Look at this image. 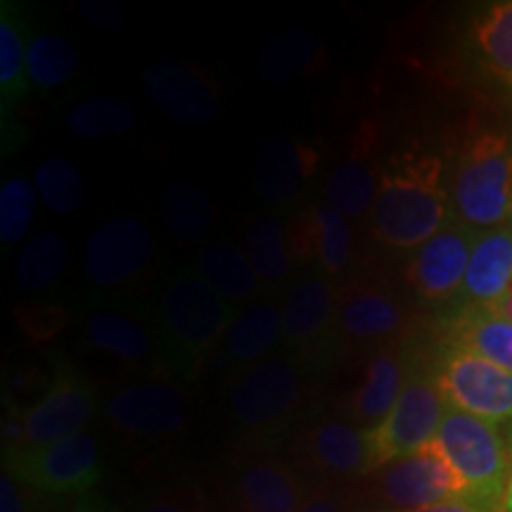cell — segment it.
I'll return each instance as SVG.
<instances>
[{"instance_id":"obj_19","label":"cell","mask_w":512,"mask_h":512,"mask_svg":"<svg viewBox=\"0 0 512 512\" xmlns=\"http://www.w3.org/2000/svg\"><path fill=\"white\" fill-rule=\"evenodd\" d=\"M105 415L121 432L166 437L185 427L188 399L178 384L143 382L114 394L107 401Z\"/></svg>"},{"instance_id":"obj_3","label":"cell","mask_w":512,"mask_h":512,"mask_svg":"<svg viewBox=\"0 0 512 512\" xmlns=\"http://www.w3.org/2000/svg\"><path fill=\"white\" fill-rule=\"evenodd\" d=\"M451 207L460 226L494 230L512 216V138L484 128L460 150L451 176Z\"/></svg>"},{"instance_id":"obj_36","label":"cell","mask_w":512,"mask_h":512,"mask_svg":"<svg viewBox=\"0 0 512 512\" xmlns=\"http://www.w3.org/2000/svg\"><path fill=\"white\" fill-rule=\"evenodd\" d=\"M34 185L53 214H74L83 202V176L72 159L48 157L38 164Z\"/></svg>"},{"instance_id":"obj_6","label":"cell","mask_w":512,"mask_h":512,"mask_svg":"<svg viewBox=\"0 0 512 512\" xmlns=\"http://www.w3.org/2000/svg\"><path fill=\"white\" fill-rule=\"evenodd\" d=\"M98 387L72 363L55 368L46 394L5 422V448H46L79 434L98 411Z\"/></svg>"},{"instance_id":"obj_15","label":"cell","mask_w":512,"mask_h":512,"mask_svg":"<svg viewBox=\"0 0 512 512\" xmlns=\"http://www.w3.org/2000/svg\"><path fill=\"white\" fill-rule=\"evenodd\" d=\"M475 240V230L451 221L441 233L418 247L403 271V278L418 299L425 304H446L458 299Z\"/></svg>"},{"instance_id":"obj_5","label":"cell","mask_w":512,"mask_h":512,"mask_svg":"<svg viewBox=\"0 0 512 512\" xmlns=\"http://www.w3.org/2000/svg\"><path fill=\"white\" fill-rule=\"evenodd\" d=\"M434 441L463 477L467 501L503 508L512 477V453L496 425L446 406Z\"/></svg>"},{"instance_id":"obj_11","label":"cell","mask_w":512,"mask_h":512,"mask_svg":"<svg viewBox=\"0 0 512 512\" xmlns=\"http://www.w3.org/2000/svg\"><path fill=\"white\" fill-rule=\"evenodd\" d=\"M157 247L155 235L136 216H114L100 223L83 249V268L93 287L124 292L150 271Z\"/></svg>"},{"instance_id":"obj_26","label":"cell","mask_w":512,"mask_h":512,"mask_svg":"<svg viewBox=\"0 0 512 512\" xmlns=\"http://www.w3.org/2000/svg\"><path fill=\"white\" fill-rule=\"evenodd\" d=\"M29 81V41L27 22L15 0L0 3V102H3V126L10 114L27 98Z\"/></svg>"},{"instance_id":"obj_43","label":"cell","mask_w":512,"mask_h":512,"mask_svg":"<svg viewBox=\"0 0 512 512\" xmlns=\"http://www.w3.org/2000/svg\"><path fill=\"white\" fill-rule=\"evenodd\" d=\"M411 512H505V505L503 508H489V505H479L475 501H467V498H458V501L427 505V508L411 510Z\"/></svg>"},{"instance_id":"obj_7","label":"cell","mask_w":512,"mask_h":512,"mask_svg":"<svg viewBox=\"0 0 512 512\" xmlns=\"http://www.w3.org/2000/svg\"><path fill=\"white\" fill-rule=\"evenodd\" d=\"M408 311L387 280L373 273L337 280L335 347L351 354H373L403 342Z\"/></svg>"},{"instance_id":"obj_25","label":"cell","mask_w":512,"mask_h":512,"mask_svg":"<svg viewBox=\"0 0 512 512\" xmlns=\"http://www.w3.org/2000/svg\"><path fill=\"white\" fill-rule=\"evenodd\" d=\"M275 347H283V313L273 302L247 306L240 316H235L223 339V354L235 375L273 356Z\"/></svg>"},{"instance_id":"obj_45","label":"cell","mask_w":512,"mask_h":512,"mask_svg":"<svg viewBox=\"0 0 512 512\" xmlns=\"http://www.w3.org/2000/svg\"><path fill=\"white\" fill-rule=\"evenodd\" d=\"M486 311L496 313V316H501L505 320H512V283H510L508 290H505L503 297L498 299L494 306H489V309H486Z\"/></svg>"},{"instance_id":"obj_37","label":"cell","mask_w":512,"mask_h":512,"mask_svg":"<svg viewBox=\"0 0 512 512\" xmlns=\"http://www.w3.org/2000/svg\"><path fill=\"white\" fill-rule=\"evenodd\" d=\"M38 190L29 178H8L0 188V240L15 245L34 226Z\"/></svg>"},{"instance_id":"obj_16","label":"cell","mask_w":512,"mask_h":512,"mask_svg":"<svg viewBox=\"0 0 512 512\" xmlns=\"http://www.w3.org/2000/svg\"><path fill=\"white\" fill-rule=\"evenodd\" d=\"M287 245L297 266H316V273L337 280L347 273L356 252L351 221L328 202L311 204L287 223Z\"/></svg>"},{"instance_id":"obj_8","label":"cell","mask_w":512,"mask_h":512,"mask_svg":"<svg viewBox=\"0 0 512 512\" xmlns=\"http://www.w3.org/2000/svg\"><path fill=\"white\" fill-rule=\"evenodd\" d=\"M434 373L446 406L475 415L503 432L512 453V373L472 351L441 342Z\"/></svg>"},{"instance_id":"obj_22","label":"cell","mask_w":512,"mask_h":512,"mask_svg":"<svg viewBox=\"0 0 512 512\" xmlns=\"http://www.w3.org/2000/svg\"><path fill=\"white\" fill-rule=\"evenodd\" d=\"M318 162V150L313 145L294 143L283 136L266 138L254 159L256 195L268 207H292L304 195L306 183L316 174Z\"/></svg>"},{"instance_id":"obj_2","label":"cell","mask_w":512,"mask_h":512,"mask_svg":"<svg viewBox=\"0 0 512 512\" xmlns=\"http://www.w3.org/2000/svg\"><path fill=\"white\" fill-rule=\"evenodd\" d=\"M233 320L235 306L211 290L200 273L178 271L166 283L155 313L162 368L181 380H195L223 347Z\"/></svg>"},{"instance_id":"obj_35","label":"cell","mask_w":512,"mask_h":512,"mask_svg":"<svg viewBox=\"0 0 512 512\" xmlns=\"http://www.w3.org/2000/svg\"><path fill=\"white\" fill-rule=\"evenodd\" d=\"M79 55L74 46L55 34H34L29 41V81L38 91H55L74 79Z\"/></svg>"},{"instance_id":"obj_33","label":"cell","mask_w":512,"mask_h":512,"mask_svg":"<svg viewBox=\"0 0 512 512\" xmlns=\"http://www.w3.org/2000/svg\"><path fill=\"white\" fill-rule=\"evenodd\" d=\"M472 38L489 74L512 88V0L489 5L472 24Z\"/></svg>"},{"instance_id":"obj_34","label":"cell","mask_w":512,"mask_h":512,"mask_svg":"<svg viewBox=\"0 0 512 512\" xmlns=\"http://www.w3.org/2000/svg\"><path fill=\"white\" fill-rule=\"evenodd\" d=\"M136 124V112L126 100L114 95L83 100L67 114V128L79 138L98 140L124 136Z\"/></svg>"},{"instance_id":"obj_42","label":"cell","mask_w":512,"mask_h":512,"mask_svg":"<svg viewBox=\"0 0 512 512\" xmlns=\"http://www.w3.org/2000/svg\"><path fill=\"white\" fill-rule=\"evenodd\" d=\"M299 512H351V498L337 489L309 491Z\"/></svg>"},{"instance_id":"obj_23","label":"cell","mask_w":512,"mask_h":512,"mask_svg":"<svg viewBox=\"0 0 512 512\" xmlns=\"http://www.w3.org/2000/svg\"><path fill=\"white\" fill-rule=\"evenodd\" d=\"M512 283V226L484 230L477 235L467 264L458 311L489 309ZM456 311V313H458Z\"/></svg>"},{"instance_id":"obj_27","label":"cell","mask_w":512,"mask_h":512,"mask_svg":"<svg viewBox=\"0 0 512 512\" xmlns=\"http://www.w3.org/2000/svg\"><path fill=\"white\" fill-rule=\"evenodd\" d=\"M444 342L472 351L512 373V320L486 309L458 311L446 323Z\"/></svg>"},{"instance_id":"obj_46","label":"cell","mask_w":512,"mask_h":512,"mask_svg":"<svg viewBox=\"0 0 512 512\" xmlns=\"http://www.w3.org/2000/svg\"><path fill=\"white\" fill-rule=\"evenodd\" d=\"M505 512H512V477H510L508 491H505Z\"/></svg>"},{"instance_id":"obj_24","label":"cell","mask_w":512,"mask_h":512,"mask_svg":"<svg viewBox=\"0 0 512 512\" xmlns=\"http://www.w3.org/2000/svg\"><path fill=\"white\" fill-rule=\"evenodd\" d=\"M238 512H299L309 489L290 465L278 458H254L235 475Z\"/></svg>"},{"instance_id":"obj_20","label":"cell","mask_w":512,"mask_h":512,"mask_svg":"<svg viewBox=\"0 0 512 512\" xmlns=\"http://www.w3.org/2000/svg\"><path fill=\"white\" fill-rule=\"evenodd\" d=\"M294 458L309 470L328 477L370 475V437L347 420H318L294 441Z\"/></svg>"},{"instance_id":"obj_30","label":"cell","mask_w":512,"mask_h":512,"mask_svg":"<svg viewBox=\"0 0 512 512\" xmlns=\"http://www.w3.org/2000/svg\"><path fill=\"white\" fill-rule=\"evenodd\" d=\"M245 254L261 283L283 285L294 271V259L287 245V223L278 214L252 219L245 233Z\"/></svg>"},{"instance_id":"obj_38","label":"cell","mask_w":512,"mask_h":512,"mask_svg":"<svg viewBox=\"0 0 512 512\" xmlns=\"http://www.w3.org/2000/svg\"><path fill=\"white\" fill-rule=\"evenodd\" d=\"M15 318L24 335L36 344L50 342L67 325V311L57 304H22L17 306Z\"/></svg>"},{"instance_id":"obj_47","label":"cell","mask_w":512,"mask_h":512,"mask_svg":"<svg viewBox=\"0 0 512 512\" xmlns=\"http://www.w3.org/2000/svg\"><path fill=\"white\" fill-rule=\"evenodd\" d=\"M508 223H510V226H512V216H510V221H508Z\"/></svg>"},{"instance_id":"obj_4","label":"cell","mask_w":512,"mask_h":512,"mask_svg":"<svg viewBox=\"0 0 512 512\" xmlns=\"http://www.w3.org/2000/svg\"><path fill=\"white\" fill-rule=\"evenodd\" d=\"M313 363L292 354H273L254 363L230 384V415L249 439H275L292 425L309 396Z\"/></svg>"},{"instance_id":"obj_14","label":"cell","mask_w":512,"mask_h":512,"mask_svg":"<svg viewBox=\"0 0 512 512\" xmlns=\"http://www.w3.org/2000/svg\"><path fill=\"white\" fill-rule=\"evenodd\" d=\"M88 349L117 358L128 368H143L157 361L162 366L155 316L140 306L119 299H105L88 309L81 325Z\"/></svg>"},{"instance_id":"obj_21","label":"cell","mask_w":512,"mask_h":512,"mask_svg":"<svg viewBox=\"0 0 512 512\" xmlns=\"http://www.w3.org/2000/svg\"><path fill=\"white\" fill-rule=\"evenodd\" d=\"M411 373V354L403 342L368 354L361 368V380L347 403L349 422L361 430H375L392 413Z\"/></svg>"},{"instance_id":"obj_10","label":"cell","mask_w":512,"mask_h":512,"mask_svg":"<svg viewBox=\"0 0 512 512\" xmlns=\"http://www.w3.org/2000/svg\"><path fill=\"white\" fill-rule=\"evenodd\" d=\"M3 467L48 496H83L102 477L100 446L93 434L79 432L46 448H3Z\"/></svg>"},{"instance_id":"obj_41","label":"cell","mask_w":512,"mask_h":512,"mask_svg":"<svg viewBox=\"0 0 512 512\" xmlns=\"http://www.w3.org/2000/svg\"><path fill=\"white\" fill-rule=\"evenodd\" d=\"M143 512H207V508L200 496L188 494V491H171L147 503Z\"/></svg>"},{"instance_id":"obj_29","label":"cell","mask_w":512,"mask_h":512,"mask_svg":"<svg viewBox=\"0 0 512 512\" xmlns=\"http://www.w3.org/2000/svg\"><path fill=\"white\" fill-rule=\"evenodd\" d=\"M164 226L183 247H195L207 240L216 221L214 202L197 185L188 181L169 183L159 200Z\"/></svg>"},{"instance_id":"obj_40","label":"cell","mask_w":512,"mask_h":512,"mask_svg":"<svg viewBox=\"0 0 512 512\" xmlns=\"http://www.w3.org/2000/svg\"><path fill=\"white\" fill-rule=\"evenodd\" d=\"M79 8L83 12V17L100 31H119L126 22V12L121 5L102 3V0L100 3H93V0H88V3H81Z\"/></svg>"},{"instance_id":"obj_31","label":"cell","mask_w":512,"mask_h":512,"mask_svg":"<svg viewBox=\"0 0 512 512\" xmlns=\"http://www.w3.org/2000/svg\"><path fill=\"white\" fill-rule=\"evenodd\" d=\"M320 46L306 29H285L275 34L256 57V74L271 86H283L316 67Z\"/></svg>"},{"instance_id":"obj_44","label":"cell","mask_w":512,"mask_h":512,"mask_svg":"<svg viewBox=\"0 0 512 512\" xmlns=\"http://www.w3.org/2000/svg\"><path fill=\"white\" fill-rule=\"evenodd\" d=\"M64 512H119L114 505L100 501V498H86V501H79L72 508H67Z\"/></svg>"},{"instance_id":"obj_9","label":"cell","mask_w":512,"mask_h":512,"mask_svg":"<svg viewBox=\"0 0 512 512\" xmlns=\"http://www.w3.org/2000/svg\"><path fill=\"white\" fill-rule=\"evenodd\" d=\"M446 401L441 396L434 366H420L408 377L406 387L370 437V472L384 465L413 456L420 448L437 439L439 425L444 420Z\"/></svg>"},{"instance_id":"obj_17","label":"cell","mask_w":512,"mask_h":512,"mask_svg":"<svg viewBox=\"0 0 512 512\" xmlns=\"http://www.w3.org/2000/svg\"><path fill=\"white\" fill-rule=\"evenodd\" d=\"M143 88L164 117L181 126H204L219 112V86L200 67L155 60L143 72Z\"/></svg>"},{"instance_id":"obj_1","label":"cell","mask_w":512,"mask_h":512,"mask_svg":"<svg viewBox=\"0 0 512 512\" xmlns=\"http://www.w3.org/2000/svg\"><path fill=\"white\" fill-rule=\"evenodd\" d=\"M444 162L430 152H401L382 166L370 233L384 247L418 249L451 223Z\"/></svg>"},{"instance_id":"obj_13","label":"cell","mask_w":512,"mask_h":512,"mask_svg":"<svg viewBox=\"0 0 512 512\" xmlns=\"http://www.w3.org/2000/svg\"><path fill=\"white\" fill-rule=\"evenodd\" d=\"M285 354L316 363V358L335 347L337 280L323 273H309L294 280L283 304Z\"/></svg>"},{"instance_id":"obj_18","label":"cell","mask_w":512,"mask_h":512,"mask_svg":"<svg viewBox=\"0 0 512 512\" xmlns=\"http://www.w3.org/2000/svg\"><path fill=\"white\" fill-rule=\"evenodd\" d=\"M380 126L373 119L361 121L349 136L347 155L339 159L325 185V197L349 221H361L373 211L382 166L377 162Z\"/></svg>"},{"instance_id":"obj_12","label":"cell","mask_w":512,"mask_h":512,"mask_svg":"<svg viewBox=\"0 0 512 512\" xmlns=\"http://www.w3.org/2000/svg\"><path fill=\"white\" fill-rule=\"evenodd\" d=\"M375 494L382 503L411 512L467 498V486L437 441H432L413 456L384 465L375 482Z\"/></svg>"},{"instance_id":"obj_32","label":"cell","mask_w":512,"mask_h":512,"mask_svg":"<svg viewBox=\"0 0 512 512\" xmlns=\"http://www.w3.org/2000/svg\"><path fill=\"white\" fill-rule=\"evenodd\" d=\"M69 261V245L57 230H46L31 238L15 256V280L31 294L48 292Z\"/></svg>"},{"instance_id":"obj_39","label":"cell","mask_w":512,"mask_h":512,"mask_svg":"<svg viewBox=\"0 0 512 512\" xmlns=\"http://www.w3.org/2000/svg\"><path fill=\"white\" fill-rule=\"evenodd\" d=\"M38 491L31 489L3 467L0 477V512H36L34 496Z\"/></svg>"},{"instance_id":"obj_28","label":"cell","mask_w":512,"mask_h":512,"mask_svg":"<svg viewBox=\"0 0 512 512\" xmlns=\"http://www.w3.org/2000/svg\"><path fill=\"white\" fill-rule=\"evenodd\" d=\"M197 273L230 306L249 302L261 290V278L249 264L247 254L226 242H209L202 247Z\"/></svg>"}]
</instances>
